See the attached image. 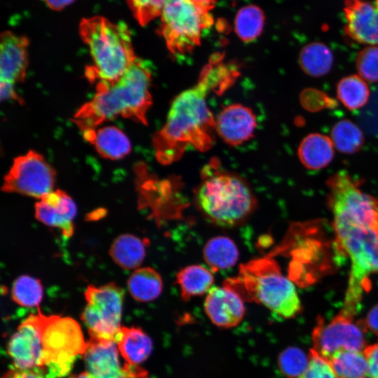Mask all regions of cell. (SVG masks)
<instances>
[{
  "label": "cell",
  "instance_id": "obj_1",
  "mask_svg": "<svg viewBox=\"0 0 378 378\" xmlns=\"http://www.w3.org/2000/svg\"><path fill=\"white\" fill-rule=\"evenodd\" d=\"M237 75L234 67L215 55L203 68L197 84L174 99L165 124L152 140L159 162L169 164L179 160L188 147L205 151L212 146L216 120L206 97L211 91L225 90Z\"/></svg>",
  "mask_w": 378,
  "mask_h": 378
},
{
  "label": "cell",
  "instance_id": "obj_2",
  "mask_svg": "<svg viewBox=\"0 0 378 378\" xmlns=\"http://www.w3.org/2000/svg\"><path fill=\"white\" fill-rule=\"evenodd\" d=\"M150 81V69L137 58L117 80L98 82L96 94L79 108L72 121L83 133L119 116L146 125L152 104Z\"/></svg>",
  "mask_w": 378,
  "mask_h": 378
},
{
  "label": "cell",
  "instance_id": "obj_3",
  "mask_svg": "<svg viewBox=\"0 0 378 378\" xmlns=\"http://www.w3.org/2000/svg\"><path fill=\"white\" fill-rule=\"evenodd\" d=\"M78 29L92 59L85 72L90 81L113 83L137 59L130 31L124 22H113L97 15L81 20Z\"/></svg>",
  "mask_w": 378,
  "mask_h": 378
},
{
  "label": "cell",
  "instance_id": "obj_4",
  "mask_svg": "<svg viewBox=\"0 0 378 378\" xmlns=\"http://www.w3.org/2000/svg\"><path fill=\"white\" fill-rule=\"evenodd\" d=\"M206 171L195 196L196 206L202 215L222 227L236 226L245 221L257 204L249 186L235 174Z\"/></svg>",
  "mask_w": 378,
  "mask_h": 378
},
{
  "label": "cell",
  "instance_id": "obj_5",
  "mask_svg": "<svg viewBox=\"0 0 378 378\" xmlns=\"http://www.w3.org/2000/svg\"><path fill=\"white\" fill-rule=\"evenodd\" d=\"M336 240L347 255L351 269L342 308L357 314L369 276L378 273V231L333 220Z\"/></svg>",
  "mask_w": 378,
  "mask_h": 378
},
{
  "label": "cell",
  "instance_id": "obj_6",
  "mask_svg": "<svg viewBox=\"0 0 378 378\" xmlns=\"http://www.w3.org/2000/svg\"><path fill=\"white\" fill-rule=\"evenodd\" d=\"M88 342L79 324L70 317L43 314L41 333V374L47 378L66 376Z\"/></svg>",
  "mask_w": 378,
  "mask_h": 378
},
{
  "label": "cell",
  "instance_id": "obj_7",
  "mask_svg": "<svg viewBox=\"0 0 378 378\" xmlns=\"http://www.w3.org/2000/svg\"><path fill=\"white\" fill-rule=\"evenodd\" d=\"M158 32L169 50L174 55L191 52L201 42L203 30L214 18L209 10L190 0H167L160 15Z\"/></svg>",
  "mask_w": 378,
  "mask_h": 378
},
{
  "label": "cell",
  "instance_id": "obj_8",
  "mask_svg": "<svg viewBox=\"0 0 378 378\" xmlns=\"http://www.w3.org/2000/svg\"><path fill=\"white\" fill-rule=\"evenodd\" d=\"M246 269V280L252 287L253 297L274 314L285 318L302 310L300 300L293 283L285 276L273 260H262Z\"/></svg>",
  "mask_w": 378,
  "mask_h": 378
},
{
  "label": "cell",
  "instance_id": "obj_9",
  "mask_svg": "<svg viewBox=\"0 0 378 378\" xmlns=\"http://www.w3.org/2000/svg\"><path fill=\"white\" fill-rule=\"evenodd\" d=\"M328 204L333 220L378 231V199L363 192L351 176L340 171L328 179Z\"/></svg>",
  "mask_w": 378,
  "mask_h": 378
},
{
  "label": "cell",
  "instance_id": "obj_10",
  "mask_svg": "<svg viewBox=\"0 0 378 378\" xmlns=\"http://www.w3.org/2000/svg\"><path fill=\"white\" fill-rule=\"evenodd\" d=\"M124 295V290L114 283L87 286L81 318L90 337L116 342L122 328Z\"/></svg>",
  "mask_w": 378,
  "mask_h": 378
},
{
  "label": "cell",
  "instance_id": "obj_11",
  "mask_svg": "<svg viewBox=\"0 0 378 378\" xmlns=\"http://www.w3.org/2000/svg\"><path fill=\"white\" fill-rule=\"evenodd\" d=\"M55 171L39 153L29 150L16 158L4 176L1 190L40 200L54 190Z\"/></svg>",
  "mask_w": 378,
  "mask_h": 378
},
{
  "label": "cell",
  "instance_id": "obj_12",
  "mask_svg": "<svg viewBox=\"0 0 378 378\" xmlns=\"http://www.w3.org/2000/svg\"><path fill=\"white\" fill-rule=\"evenodd\" d=\"M354 317L342 310L328 323L318 317L312 332L313 349L326 359L340 350L363 351L366 329Z\"/></svg>",
  "mask_w": 378,
  "mask_h": 378
},
{
  "label": "cell",
  "instance_id": "obj_13",
  "mask_svg": "<svg viewBox=\"0 0 378 378\" xmlns=\"http://www.w3.org/2000/svg\"><path fill=\"white\" fill-rule=\"evenodd\" d=\"M43 314H31L18 327L7 346L14 368L41 373V333Z\"/></svg>",
  "mask_w": 378,
  "mask_h": 378
},
{
  "label": "cell",
  "instance_id": "obj_14",
  "mask_svg": "<svg viewBox=\"0 0 378 378\" xmlns=\"http://www.w3.org/2000/svg\"><path fill=\"white\" fill-rule=\"evenodd\" d=\"M345 34L353 41L378 46V6L366 0H344Z\"/></svg>",
  "mask_w": 378,
  "mask_h": 378
},
{
  "label": "cell",
  "instance_id": "obj_15",
  "mask_svg": "<svg viewBox=\"0 0 378 378\" xmlns=\"http://www.w3.org/2000/svg\"><path fill=\"white\" fill-rule=\"evenodd\" d=\"M36 218L44 225L59 229L66 237L72 236L77 208L73 199L57 189L38 200L34 206Z\"/></svg>",
  "mask_w": 378,
  "mask_h": 378
},
{
  "label": "cell",
  "instance_id": "obj_16",
  "mask_svg": "<svg viewBox=\"0 0 378 378\" xmlns=\"http://www.w3.org/2000/svg\"><path fill=\"white\" fill-rule=\"evenodd\" d=\"M119 353L116 342L90 337L83 354L87 372L94 378H129Z\"/></svg>",
  "mask_w": 378,
  "mask_h": 378
},
{
  "label": "cell",
  "instance_id": "obj_17",
  "mask_svg": "<svg viewBox=\"0 0 378 378\" xmlns=\"http://www.w3.org/2000/svg\"><path fill=\"white\" fill-rule=\"evenodd\" d=\"M204 308L211 322L224 328L237 326L245 314L241 296L225 286H212L206 294Z\"/></svg>",
  "mask_w": 378,
  "mask_h": 378
},
{
  "label": "cell",
  "instance_id": "obj_18",
  "mask_svg": "<svg viewBox=\"0 0 378 378\" xmlns=\"http://www.w3.org/2000/svg\"><path fill=\"white\" fill-rule=\"evenodd\" d=\"M29 39L10 31L1 34L0 81L12 85L24 80L28 64Z\"/></svg>",
  "mask_w": 378,
  "mask_h": 378
},
{
  "label": "cell",
  "instance_id": "obj_19",
  "mask_svg": "<svg viewBox=\"0 0 378 378\" xmlns=\"http://www.w3.org/2000/svg\"><path fill=\"white\" fill-rule=\"evenodd\" d=\"M252 110L239 104L225 107L216 120V130L223 140L232 146L248 140L256 127Z\"/></svg>",
  "mask_w": 378,
  "mask_h": 378
},
{
  "label": "cell",
  "instance_id": "obj_20",
  "mask_svg": "<svg viewBox=\"0 0 378 378\" xmlns=\"http://www.w3.org/2000/svg\"><path fill=\"white\" fill-rule=\"evenodd\" d=\"M86 140L92 144L97 153L104 158L118 160L131 150V144L122 131L114 126L83 132Z\"/></svg>",
  "mask_w": 378,
  "mask_h": 378
},
{
  "label": "cell",
  "instance_id": "obj_21",
  "mask_svg": "<svg viewBox=\"0 0 378 378\" xmlns=\"http://www.w3.org/2000/svg\"><path fill=\"white\" fill-rule=\"evenodd\" d=\"M116 344L120 354L127 364L138 366L150 355L153 342L150 337L141 329L122 326Z\"/></svg>",
  "mask_w": 378,
  "mask_h": 378
},
{
  "label": "cell",
  "instance_id": "obj_22",
  "mask_svg": "<svg viewBox=\"0 0 378 378\" xmlns=\"http://www.w3.org/2000/svg\"><path fill=\"white\" fill-rule=\"evenodd\" d=\"M302 164L309 169H320L328 166L334 157V145L328 136L312 133L306 136L298 149Z\"/></svg>",
  "mask_w": 378,
  "mask_h": 378
},
{
  "label": "cell",
  "instance_id": "obj_23",
  "mask_svg": "<svg viewBox=\"0 0 378 378\" xmlns=\"http://www.w3.org/2000/svg\"><path fill=\"white\" fill-rule=\"evenodd\" d=\"M146 251L145 241L132 234H122L113 240L109 255L119 267L136 270L143 262Z\"/></svg>",
  "mask_w": 378,
  "mask_h": 378
},
{
  "label": "cell",
  "instance_id": "obj_24",
  "mask_svg": "<svg viewBox=\"0 0 378 378\" xmlns=\"http://www.w3.org/2000/svg\"><path fill=\"white\" fill-rule=\"evenodd\" d=\"M163 288L160 274L152 267L136 269L127 280V288L132 297L139 302H150L158 298Z\"/></svg>",
  "mask_w": 378,
  "mask_h": 378
},
{
  "label": "cell",
  "instance_id": "obj_25",
  "mask_svg": "<svg viewBox=\"0 0 378 378\" xmlns=\"http://www.w3.org/2000/svg\"><path fill=\"white\" fill-rule=\"evenodd\" d=\"M214 281L211 271L201 265L185 267L176 275V282L184 300L207 293Z\"/></svg>",
  "mask_w": 378,
  "mask_h": 378
},
{
  "label": "cell",
  "instance_id": "obj_26",
  "mask_svg": "<svg viewBox=\"0 0 378 378\" xmlns=\"http://www.w3.org/2000/svg\"><path fill=\"white\" fill-rule=\"evenodd\" d=\"M239 250L234 241L226 236L210 239L203 248V257L211 270L233 267L239 259Z\"/></svg>",
  "mask_w": 378,
  "mask_h": 378
},
{
  "label": "cell",
  "instance_id": "obj_27",
  "mask_svg": "<svg viewBox=\"0 0 378 378\" xmlns=\"http://www.w3.org/2000/svg\"><path fill=\"white\" fill-rule=\"evenodd\" d=\"M333 55L330 49L321 42H312L304 46L299 55L302 71L312 77L327 74L333 65Z\"/></svg>",
  "mask_w": 378,
  "mask_h": 378
},
{
  "label": "cell",
  "instance_id": "obj_28",
  "mask_svg": "<svg viewBox=\"0 0 378 378\" xmlns=\"http://www.w3.org/2000/svg\"><path fill=\"white\" fill-rule=\"evenodd\" d=\"M328 361L336 378H368V368L363 351L340 350Z\"/></svg>",
  "mask_w": 378,
  "mask_h": 378
},
{
  "label": "cell",
  "instance_id": "obj_29",
  "mask_svg": "<svg viewBox=\"0 0 378 378\" xmlns=\"http://www.w3.org/2000/svg\"><path fill=\"white\" fill-rule=\"evenodd\" d=\"M336 91L340 102L351 111L363 107L370 97L368 84L356 74L342 78L337 84Z\"/></svg>",
  "mask_w": 378,
  "mask_h": 378
},
{
  "label": "cell",
  "instance_id": "obj_30",
  "mask_svg": "<svg viewBox=\"0 0 378 378\" xmlns=\"http://www.w3.org/2000/svg\"><path fill=\"white\" fill-rule=\"evenodd\" d=\"M330 136L334 146L344 154L357 153L364 144L361 130L347 119L336 122L331 130Z\"/></svg>",
  "mask_w": 378,
  "mask_h": 378
},
{
  "label": "cell",
  "instance_id": "obj_31",
  "mask_svg": "<svg viewBox=\"0 0 378 378\" xmlns=\"http://www.w3.org/2000/svg\"><path fill=\"white\" fill-rule=\"evenodd\" d=\"M265 15L261 8L255 5H248L237 13L234 20L235 32L244 42L257 38L262 33Z\"/></svg>",
  "mask_w": 378,
  "mask_h": 378
},
{
  "label": "cell",
  "instance_id": "obj_32",
  "mask_svg": "<svg viewBox=\"0 0 378 378\" xmlns=\"http://www.w3.org/2000/svg\"><path fill=\"white\" fill-rule=\"evenodd\" d=\"M43 296L41 281L29 275L18 277L11 288V297L19 305L34 307L38 306Z\"/></svg>",
  "mask_w": 378,
  "mask_h": 378
},
{
  "label": "cell",
  "instance_id": "obj_33",
  "mask_svg": "<svg viewBox=\"0 0 378 378\" xmlns=\"http://www.w3.org/2000/svg\"><path fill=\"white\" fill-rule=\"evenodd\" d=\"M308 363L309 356L295 346L284 349L278 358L279 370L287 378L299 377L307 368Z\"/></svg>",
  "mask_w": 378,
  "mask_h": 378
},
{
  "label": "cell",
  "instance_id": "obj_34",
  "mask_svg": "<svg viewBox=\"0 0 378 378\" xmlns=\"http://www.w3.org/2000/svg\"><path fill=\"white\" fill-rule=\"evenodd\" d=\"M356 66L359 76L370 82H378V46H370L357 55Z\"/></svg>",
  "mask_w": 378,
  "mask_h": 378
},
{
  "label": "cell",
  "instance_id": "obj_35",
  "mask_svg": "<svg viewBox=\"0 0 378 378\" xmlns=\"http://www.w3.org/2000/svg\"><path fill=\"white\" fill-rule=\"evenodd\" d=\"M134 18L141 26L160 16L165 2L163 0H126Z\"/></svg>",
  "mask_w": 378,
  "mask_h": 378
},
{
  "label": "cell",
  "instance_id": "obj_36",
  "mask_svg": "<svg viewBox=\"0 0 378 378\" xmlns=\"http://www.w3.org/2000/svg\"><path fill=\"white\" fill-rule=\"evenodd\" d=\"M309 363L304 372L298 378H336L335 374L328 359L314 349H311Z\"/></svg>",
  "mask_w": 378,
  "mask_h": 378
},
{
  "label": "cell",
  "instance_id": "obj_37",
  "mask_svg": "<svg viewBox=\"0 0 378 378\" xmlns=\"http://www.w3.org/2000/svg\"><path fill=\"white\" fill-rule=\"evenodd\" d=\"M302 106L307 110L316 112L326 108H333L336 101L329 97L325 92L308 88L304 90L300 96Z\"/></svg>",
  "mask_w": 378,
  "mask_h": 378
},
{
  "label": "cell",
  "instance_id": "obj_38",
  "mask_svg": "<svg viewBox=\"0 0 378 378\" xmlns=\"http://www.w3.org/2000/svg\"><path fill=\"white\" fill-rule=\"evenodd\" d=\"M370 378H378V342L366 346L363 350Z\"/></svg>",
  "mask_w": 378,
  "mask_h": 378
},
{
  "label": "cell",
  "instance_id": "obj_39",
  "mask_svg": "<svg viewBox=\"0 0 378 378\" xmlns=\"http://www.w3.org/2000/svg\"><path fill=\"white\" fill-rule=\"evenodd\" d=\"M363 322L366 330L368 329L378 336V304L369 311Z\"/></svg>",
  "mask_w": 378,
  "mask_h": 378
},
{
  "label": "cell",
  "instance_id": "obj_40",
  "mask_svg": "<svg viewBox=\"0 0 378 378\" xmlns=\"http://www.w3.org/2000/svg\"><path fill=\"white\" fill-rule=\"evenodd\" d=\"M2 378H47L45 375L31 370H23L15 368L7 371Z\"/></svg>",
  "mask_w": 378,
  "mask_h": 378
},
{
  "label": "cell",
  "instance_id": "obj_41",
  "mask_svg": "<svg viewBox=\"0 0 378 378\" xmlns=\"http://www.w3.org/2000/svg\"><path fill=\"white\" fill-rule=\"evenodd\" d=\"M0 88H1V100H7V99H14V100H18L19 97L18 96V94L16 93L14 88V85L6 83H1Z\"/></svg>",
  "mask_w": 378,
  "mask_h": 378
},
{
  "label": "cell",
  "instance_id": "obj_42",
  "mask_svg": "<svg viewBox=\"0 0 378 378\" xmlns=\"http://www.w3.org/2000/svg\"><path fill=\"white\" fill-rule=\"evenodd\" d=\"M48 7L55 10H61L75 0H44Z\"/></svg>",
  "mask_w": 378,
  "mask_h": 378
},
{
  "label": "cell",
  "instance_id": "obj_43",
  "mask_svg": "<svg viewBox=\"0 0 378 378\" xmlns=\"http://www.w3.org/2000/svg\"><path fill=\"white\" fill-rule=\"evenodd\" d=\"M197 6L210 11L215 7L216 0H190Z\"/></svg>",
  "mask_w": 378,
  "mask_h": 378
},
{
  "label": "cell",
  "instance_id": "obj_44",
  "mask_svg": "<svg viewBox=\"0 0 378 378\" xmlns=\"http://www.w3.org/2000/svg\"><path fill=\"white\" fill-rule=\"evenodd\" d=\"M70 378H94L88 372H83L79 374L71 376Z\"/></svg>",
  "mask_w": 378,
  "mask_h": 378
},
{
  "label": "cell",
  "instance_id": "obj_45",
  "mask_svg": "<svg viewBox=\"0 0 378 378\" xmlns=\"http://www.w3.org/2000/svg\"><path fill=\"white\" fill-rule=\"evenodd\" d=\"M375 3H376L377 6H378V0H375Z\"/></svg>",
  "mask_w": 378,
  "mask_h": 378
},
{
  "label": "cell",
  "instance_id": "obj_46",
  "mask_svg": "<svg viewBox=\"0 0 378 378\" xmlns=\"http://www.w3.org/2000/svg\"><path fill=\"white\" fill-rule=\"evenodd\" d=\"M163 1H164V2H166V1H167V0H163Z\"/></svg>",
  "mask_w": 378,
  "mask_h": 378
}]
</instances>
